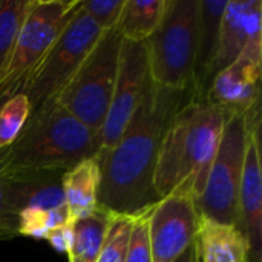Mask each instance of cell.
<instances>
[{
    "instance_id": "6da1fadb",
    "label": "cell",
    "mask_w": 262,
    "mask_h": 262,
    "mask_svg": "<svg viewBox=\"0 0 262 262\" xmlns=\"http://www.w3.org/2000/svg\"><path fill=\"white\" fill-rule=\"evenodd\" d=\"M187 92L152 83L120 140L95 157L98 163L97 206L114 213L138 216L160 196L154 175L166 130L183 106Z\"/></svg>"
},
{
    "instance_id": "7a4b0ae2",
    "label": "cell",
    "mask_w": 262,
    "mask_h": 262,
    "mask_svg": "<svg viewBox=\"0 0 262 262\" xmlns=\"http://www.w3.org/2000/svg\"><path fill=\"white\" fill-rule=\"evenodd\" d=\"M229 114L207 100L187 98L163 138L154 175L160 200L175 190L200 198L215 160Z\"/></svg>"
},
{
    "instance_id": "3957f363",
    "label": "cell",
    "mask_w": 262,
    "mask_h": 262,
    "mask_svg": "<svg viewBox=\"0 0 262 262\" xmlns=\"http://www.w3.org/2000/svg\"><path fill=\"white\" fill-rule=\"evenodd\" d=\"M100 149V135L51 100L31 112L21 134L5 149V172H66Z\"/></svg>"
},
{
    "instance_id": "277c9868",
    "label": "cell",
    "mask_w": 262,
    "mask_h": 262,
    "mask_svg": "<svg viewBox=\"0 0 262 262\" xmlns=\"http://www.w3.org/2000/svg\"><path fill=\"white\" fill-rule=\"evenodd\" d=\"M200 0H166L155 32L144 41L154 84L190 95L198 48Z\"/></svg>"
},
{
    "instance_id": "5b68a950",
    "label": "cell",
    "mask_w": 262,
    "mask_h": 262,
    "mask_svg": "<svg viewBox=\"0 0 262 262\" xmlns=\"http://www.w3.org/2000/svg\"><path fill=\"white\" fill-rule=\"evenodd\" d=\"M121 35L103 32L78 71L55 97V101L100 135L115 89Z\"/></svg>"
},
{
    "instance_id": "8992f818",
    "label": "cell",
    "mask_w": 262,
    "mask_h": 262,
    "mask_svg": "<svg viewBox=\"0 0 262 262\" xmlns=\"http://www.w3.org/2000/svg\"><path fill=\"white\" fill-rule=\"evenodd\" d=\"M101 34L78 5L64 29L26 77L20 89L31 104V112L46 101L55 100L97 45Z\"/></svg>"
},
{
    "instance_id": "52a82bcc",
    "label": "cell",
    "mask_w": 262,
    "mask_h": 262,
    "mask_svg": "<svg viewBox=\"0 0 262 262\" xmlns=\"http://www.w3.org/2000/svg\"><path fill=\"white\" fill-rule=\"evenodd\" d=\"M252 129L261 127H252L247 115L227 117L206 186L195 201L200 216L221 224H238L243 166Z\"/></svg>"
},
{
    "instance_id": "ba28073f",
    "label": "cell",
    "mask_w": 262,
    "mask_h": 262,
    "mask_svg": "<svg viewBox=\"0 0 262 262\" xmlns=\"http://www.w3.org/2000/svg\"><path fill=\"white\" fill-rule=\"evenodd\" d=\"M80 0H31L15 46L0 80V95L18 92L55 38L64 29Z\"/></svg>"
},
{
    "instance_id": "9c48e42d",
    "label": "cell",
    "mask_w": 262,
    "mask_h": 262,
    "mask_svg": "<svg viewBox=\"0 0 262 262\" xmlns=\"http://www.w3.org/2000/svg\"><path fill=\"white\" fill-rule=\"evenodd\" d=\"M149 86L150 74L146 45L121 40L115 89L100 130L101 149H109L120 140L140 107Z\"/></svg>"
},
{
    "instance_id": "30bf717a",
    "label": "cell",
    "mask_w": 262,
    "mask_h": 262,
    "mask_svg": "<svg viewBox=\"0 0 262 262\" xmlns=\"http://www.w3.org/2000/svg\"><path fill=\"white\" fill-rule=\"evenodd\" d=\"M262 34L252 37L241 55L210 84L206 100L229 115H261Z\"/></svg>"
},
{
    "instance_id": "8fae6325",
    "label": "cell",
    "mask_w": 262,
    "mask_h": 262,
    "mask_svg": "<svg viewBox=\"0 0 262 262\" xmlns=\"http://www.w3.org/2000/svg\"><path fill=\"white\" fill-rule=\"evenodd\" d=\"M200 213L190 192L175 190L149 213L152 262H173L193 246Z\"/></svg>"
},
{
    "instance_id": "7c38bea8",
    "label": "cell",
    "mask_w": 262,
    "mask_h": 262,
    "mask_svg": "<svg viewBox=\"0 0 262 262\" xmlns=\"http://www.w3.org/2000/svg\"><path fill=\"white\" fill-rule=\"evenodd\" d=\"M261 129H252L239 187L238 224L249 246V261L262 259V172H261Z\"/></svg>"
},
{
    "instance_id": "4fadbf2b",
    "label": "cell",
    "mask_w": 262,
    "mask_h": 262,
    "mask_svg": "<svg viewBox=\"0 0 262 262\" xmlns=\"http://www.w3.org/2000/svg\"><path fill=\"white\" fill-rule=\"evenodd\" d=\"M262 34L261 0H229L221 26L215 55L209 71L210 89L212 80L227 66H230L244 51L249 40Z\"/></svg>"
},
{
    "instance_id": "5bb4252c",
    "label": "cell",
    "mask_w": 262,
    "mask_h": 262,
    "mask_svg": "<svg viewBox=\"0 0 262 262\" xmlns=\"http://www.w3.org/2000/svg\"><path fill=\"white\" fill-rule=\"evenodd\" d=\"M64 172H28L8 175L6 203L18 220L23 213L49 212L66 207L63 193Z\"/></svg>"
},
{
    "instance_id": "9a60e30c",
    "label": "cell",
    "mask_w": 262,
    "mask_h": 262,
    "mask_svg": "<svg viewBox=\"0 0 262 262\" xmlns=\"http://www.w3.org/2000/svg\"><path fill=\"white\" fill-rule=\"evenodd\" d=\"M195 247L200 262H249V246L236 226L200 216Z\"/></svg>"
},
{
    "instance_id": "2e32d148",
    "label": "cell",
    "mask_w": 262,
    "mask_h": 262,
    "mask_svg": "<svg viewBox=\"0 0 262 262\" xmlns=\"http://www.w3.org/2000/svg\"><path fill=\"white\" fill-rule=\"evenodd\" d=\"M229 0H200V20H198V48L195 61V78L190 98L206 100L209 71L215 55L220 26Z\"/></svg>"
},
{
    "instance_id": "e0dca14e",
    "label": "cell",
    "mask_w": 262,
    "mask_h": 262,
    "mask_svg": "<svg viewBox=\"0 0 262 262\" xmlns=\"http://www.w3.org/2000/svg\"><path fill=\"white\" fill-rule=\"evenodd\" d=\"M63 193L71 223L88 216L98 207L97 157L84 160L63 173Z\"/></svg>"
},
{
    "instance_id": "ac0fdd59",
    "label": "cell",
    "mask_w": 262,
    "mask_h": 262,
    "mask_svg": "<svg viewBox=\"0 0 262 262\" xmlns=\"http://www.w3.org/2000/svg\"><path fill=\"white\" fill-rule=\"evenodd\" d=\"M114 216V213L97 207L88 216L72 221V246L68 255L69 262L97 261Z\"/></svg>"
},
{
    "instance_id": "d6986e66",
    "label": "cell",
    "mask_w": 262,
    "mask_h": 262,
    "mask_svg": "<svg viewBox=\"0 0 262 262\" xmlns=\"http://www.w3.org/2000/svg\"><path fill=\"white\" fill-rule=\"evenodd\" d=\"M166 0H126L117 31L123 40L144 43L158 28Z\"/></svg>"
},
{
    "instance_id": "ffe728a7",
    "label": "cell",
    "mask_w": 262,
    "mask_h": 262,
    "mask_svg": "<svg viewBox=\"0 0 262 262\" xmlns=\"http://www.w3.org/2000/svg\"><path fill=\"white\" fill-rule=\"evenodd\" d=\"M31 0H0V80L12 55L15 40Z\"/></svg>"
},
{
    "instance_id": "44dd1931",
    "label": "cell",
    "mask_w": 262,
    "mask_h": 262,
    "mask_svg": "<svg viewBox=\"0 0 262 262\" xmlns=\"http://www.w3.org/2000/svg\"><path fill=\"white\" fill-rule=\"evenodd\" d=\"M31 115V104L25 94L14 92L0 106V150L9 147L21 134Z\"/></svg>"
},
{
    "instance_id": "7402d4cb",
    "label": "cell",
    "mask_w": 262,
    "mask_h": 262,
    "mask_svg": "<svg viewBox=\"0 0 262 262\" xmlns=\"http://www.w3.org/2000/svg\"><path fill=\"white\" fill-rule=\"evenodd\" d=\"M135 216L115 215L109 224L103 247L95 262H124L129 247V238L132 232Z\"/></svg>"
},
{
    "instance_id": "603a6c76",
    "label": "cell",
    "mask_w": 262,
    "mask_h": 262,
    "mask_svg": "<svg viewBox=\"0 0 262 262\" xmlns=\"http://www.w3.org/2000/svg\"><path fill=\"white\" fill-rule=\"evenodd\" d=\"M126 0H80L83 12L101 32L117 29Z\"/></svg>"
},
{
    "instance_id": "cb8c5ba5",
    "label": "cell",
    "mask_w": 262,
    "mask_h": 262,
    "mask_svg": "<svg viewBox=\"0 0 262 262\" xmlns=\"http://www.w3.org/2000/svg\"><path fill=\"white\" fill-rule=\"evenodd\" d=\"M150 210L135 216L124 262H152V249H150V238H149Z\"/></svg>"
},
{
    "instance_id": "d4e9b609",
    "label": "cell",
    "mask_w": 262,
    "mask_h": 262,
    "mask_svg": "<svg viewBox=\"0 0 262 262\" xmlns=\"http://www.w3.org/2000/svg\"><path fill=\"white\" fill-rule=\"evenodd\" d=\"M8 175L5 172V149L0 150V233L15 236L18 235V220L9 212L6 203Z\"/></svg>"
},
{
    "instance_id": "484cf974",
    "label": "cell",
    "mask_w": 262,
    "mask_h": 262,
    "mask_svg": "<svg viewBox=\"0 0 262 262\" xmlns=\"http://www.w3.org/2000/svg\"><path fill=\"white\" fill-rule=\"evenodd\" d=\"M45 239H48L49 244L55 250L69 255L71 246H72V223H68V224L60 226V227H55L54 230H51L45 236Z\"/></svg>"
},
{
    "instance_id": "4316f807",
    "label": "cell",
    "mask_w": 262,
    "mask_h": 262,
    "mask_svg": "<svg viewBox=\"0 0 262 262\" xmlns=\"http://www.w3.org/2000/svg\"><path fill=\"white\" fill-rule=\"evenodd\" d=\"M173 262H200L198 261V255H196L195 243H193V246H190L183 255H180Z\"/></svg>"
},
{
    "instance_id": "83f0119b",
    "label": "cell",
    "mask_w": 262,
    "mask_h": 262,
    "mask_svg": "<svg viewBox=\"0 0 262 262\" xmlns=\"http://www.w3.org/2000/svg\"><path fill=\"white\" fill-rule=\"evenodd\" d=\"M8 97H9V95H0V106H2L3 103H5V100H6Z\"/></svg>"
},
{
    "instance_id": "f1b7e54d",
    "label": "cell",
    "mask_w": 262,
    "mask_h": 262,
    "mask_svg": "<svg viewBox=\"0 0 262 262\" xmlns=\"http://www.w3.org/2000/svg\"><path fill=\"white\" fill-rule=\"evenodd\" d=\"M72 262H77V261H72Z\"/></svg>"
}]
</instances>
